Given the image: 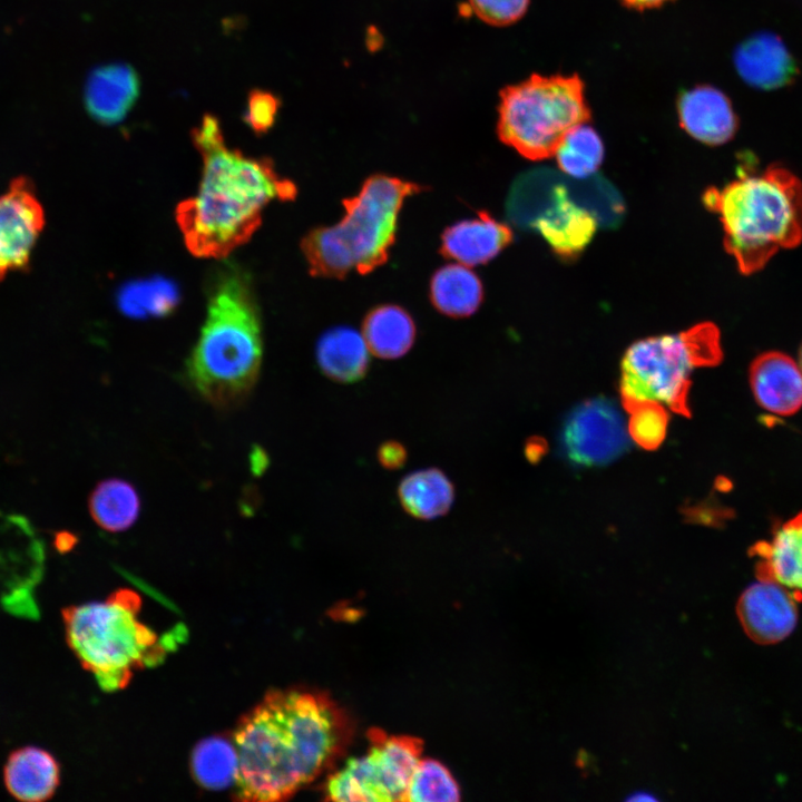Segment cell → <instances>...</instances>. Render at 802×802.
I'll list each match as a JSON object with an SVG mask.
<instances>
[{
    "mask_svg": "<svg viewBox=\"0 0 802 802\" xmlns=\"http://www.w3.org/2000/svg\"><path fill=\"white\" fill-rule=\"evenodd\" d=\"M630 414L627 424L633 440L646 450L656 449L666 436L668 413L657 402L637 403L626 410Z\"/></svg>",
    "mask_w": 802,
    "mask_h": 802,
    "instance_id": "cell-30",
    "label": "cell"
},
{
    "mask_svg": "<svg viewBox=\"0 0 802 802\" xmlns=\"http://www.w3.org/2000/svg\"><path fill=\"white\" fill-rule=\"evenodd\" d=\"M177 302L176 285L163 277L131 282L118 294L120 310L131 317L165 315Z\"/></svg>",
    "mask_w": 802,
    "mask_h": 802,
    "instance_id": "cell-27",
    "label": "cell"
},
{
    "mask_svg": "<svg viewBox=\"0 0 802 802\" xmlns=\"http://www.w3.org/2000/svg\"><path fill=\"white\" fill-rule=\"evenodd\" d=\"M801 597V594L772 581L759 580L750 585L737 602V616L744 632L757 644L783 640L796 625Z\"/></svg>",
    "mask_w": 802,
    "mask_h": 802,
    "instance_id": "cell-13",
    "label": "cell"
},
{
    "mask_svg": "<svg viewBox=\"0 0 802 802\" xmlns=\"http://www.w3.org/2000/svg\"><path fill=\"white\" fill-rule=\"evenodd\" d=\"M190 136L202 156V177L196 195L177 205L176 222L193 255L223 258L250 241L270 202L293 200L296 186L267 157L229 148L214 115L205 114Z\"/></svg>",
    "mask_w": 802,
    "mask_h": 802,
    "instance_id": "cell-2",
    "label": "cell"
},
{
    "mask_svg": "<svg viewBox=\"0 0 802 802\" xmlns=\"http://www.w3.org/2000/svg\"><path fill=\"white\" fill-rule=\"evenodd\" d=\"M140 92L136 70L127 63H109L92 70L86 81L84 102L89 115L104 125L121 121Z\"/></svg>",
    "mask_w": 802,
    "mask_h": 802,
    "instance_id": "cell-17",
    "label": "cell"
},
{
    "mask_svg": "<svg viewBox=\"0 0 802 802\" xmlns=\"http://www.w3.org/2000/svg\"><path fill=\"white\" fill-rule=\"evenodd\" d=\"M625 419L612 400L598 397L576 405L566 417L560 433L565 457L578 466L606 464L629 447Z\"/></svg>",
    "mask_w": 802,
    "mask_h": 802,
    "instance_id": "cell-11",
    "label": "cell"
},
{
    "mask_svg": "<svg viewBox=\"0 0 802 802\" xmlns=\"http://www.w3.org/2000/svg\"><path fill=\"white\" fill-rule=\"evenodd\" d=\"M140 499L128 481L113 478L96 486L89 497V512L95 522L109 532L127 530L138 518Z\"/></svg>",
    "mask_w": 802,
    "mask_h": 802,
    "instance_id": "cell-25",
    "label": "cell"
},
{
    "mask_svg": "<svg viewBox=\"0 0 802 802\" xmlns=\"http://www.w3.org/2000/svg\"><path fill=\"white\" fill-rule=\"evenodd\" d=\"M749 380L763 409L792 415L802 408V370L790 355L780 351L757 355L750 365Z\"/></svg>",
    "mask_w": 802,
    "mask_h": 802,
    "instance_id": "cell-14",
    "label": "cell"
},
{
    "mask_svg": "<svg viewBox=\"0 0 802 802\" xmlns=\"http://www.w3.org/2000/svg\"><path fill=\"white\" fill-rule=\"evenodd\" d=\"M262 356L261 320L250 277L231 266L211 284L205 323L187 362L188 376L204 399L231 407L253 389Z\"/></svg>",
    "mask_w": 802,
    "mask_h": 802,
    "instance_id": "cell-3",
    "label": "cell"
},
{
    "mask_svg": "<svg viewBox=\"0 0 802 802\" xmlns=\"http://www.w3.org/2000/svg\"><path fill=\"white\" fill-rule=\"evenodd\" d=\"M734 63L741 78L759 89H775L791 82L798 71L782 40L770 32L745 39L735 50Z\"/></svg>",
    "mask_w": 802,
    "mask_h": 802,
    "instance_id": "cell-19",
    "label": "cell"
},
{
    "mask_svg": "<svg viewBox=\"0 0 802 802\" xmlns=\"http://www.w3.org/2000/svg\"><path fill=\"white\" fill-rule=\"evenodd\" d=\"M402 508L418 519H433L446 515L454 500V487L437 468L414 471L405 476L398 488Z\"/></svg>",
    "mask_w": 802,
    "mask_h": 802,
    "instance_id": "cell-23",
    "label": "cell"
},
{
    "mask_svg": "<svg viewBox=\"0 0 802 802\" xmlns=\"http://www.w3.org/2000/svg\"><path fill=\"white\" fill-rule=\"evenodd\" d=\"M362 332L370 352L381 359L404 355L415 339V325L410 314L392 304L372 309L364 317Z\"/></svg>",
    "mask_w": 802,
    "mask_h": 802,
    "instance_id": "cell-22",
    "label": "cell"
},
{
    "mask_svg": "<svg viewBox=\"0 0 802 802\" xmlns=\"http://www.w3.org/2000/svg\"><path fill=\"white\" fill-rule=\"evenodd\" d=\"M316 360L322 373L340 383L363 379L370 364L364 338L348 326H336L321 335Z\"/></svg>",
    "mask_w": 802,
    "mask_h": 802,
    "instance_id": "cell-21",
    "label": "cell"
},
{
    "mask_svg": "<svg viewBox=\"0 0 802 802\" xmlns=\"http://www.w3.org/2000/svg\"><path fill=\"white\" fill-rule=\"evenodd\" d=\"M280 107L281 101L273 92L254 88L247 95L243 119L254 134L263 135L275 124Z\"/></svg>",
    "mask_w": 802,
    "mask_h": 802,
    "instance_id": "cell-31",
    "label": "cell"
},
{
    "mask_svg": "<svg viewBox=\"0 0 802 802\" xmlns=\"http://www.w3.org/2000/svg\"><path fill=\"white\" fill-rule=\"evenodd\" d=\"M460 791L448 769L432 759L420 760L402 801H458Z\"/></svg>",
    "mask_w": 802,
    "mask_h": 802,
    "instance_id": "cell-29",
    "label": "cell"
},
{
    "mask_svg": "<svg viewBox=\"0 0 802 802\" xmlns=\"http://www.w3.org/2000/svg\"><path fill=\"white\" fill-rule=\"evenodd\" d=\"M703 200L720 216L724 247L742 274L759 272L780 250L802 243V182L784 166L741 174L722 189H706Z\"/></svg>",
    "mask_w": 802,
    "mask_h": 802,
    "instance_id": "cell-4",
    "label": "cell"
},
{
    "mask_svg": "<svg viewBox=\"0 0 802 802\" xmlns=\"http://www.w3.org/2000/svg\"><path fill=\"white\" fill-rule=\"evenodd\" d=\"M759 580L779 584L802 595V511L777 526L771 540L750 548Z\"/></svg>",
    "mask_w": 802,
    "mask_h": 802,
    "instance_id": "cell-16",
    "label": "cell"
},
{
    "mask_svg": "<svg viewBox=\"0 0 802 802\" xmlns=\"http://www.w3.org/2000/svg\"><path fill=\"white\" fill-rule=\"evenodd\" d=\"M238 759L233 740L222 735L198 742L193 750L190 770L196 782L208 790H223L235 782Z\"/></svg>",
    "mask_w": 802,
    "mask_h": 802,
    "instance_id": "cell-26",
    "label": "cell"
},
{
    "mask_svg": "<svg viewBox=\"0 0 802 802\" xmlns=\"http://www.w3.org/2000/svg\"><path fill=\"white\" fill-rule=\"evenodd\" d=\"M511 241L508 225L479 212L477 218L460 221L444 229L440 252L447 258L475 266L496 257Z\"/></svg>",
    "mask_w": 802,
    "mask_h": 802,
    "instance_id": "cell-18",
    "label": "cell"
},
{
    "mask_svg": "<svg viewBox=\"0 0 802 802\" xmlns=\"http://www.w3.org/2000/svg\"><path fill=\"white\" fill-rule=\"evenodd\" d=\"M590 111L577 76L531 75L500 91L498 136L528 159L555 155L564 137L585 124Z\"/></svg>",
    "mask_w": 802,
    "mask_h": 802,
    "instance_id": "cell-8",
    "label": "cell"
},
{
    "mask_svg": "<svg viewBox=\"0 0 802 802\" xmlns=\"http://www.w3.org/2000/svg\"><path fill=\"white\" fill-rule=\"evenodd\" d=\"M252 469L256 473H261L265 470L267 467V457L266 453L261 449L256 448L252 452Z\"/></svg>",
    "mask_w": 802,
    "mask_h": 802,
    "instance_id": "cell-34",
    "label": "cell"
},
{
    "mask_svg": "<svg viewBox=\"0 0 802 802\" xmlns=\"http://www.w3.org/2000/svg\"><path fill=\"white\" fill-rule=\"evenodd\" d=\"M799 365H800V368H801V370H802V344H801L800 350H799Z\"/></svg>",
    "mask_w": 802,
    "mask_h": 802,
    "instance_id": "cell-37",
    "label": "cell"
},
{
    "mask_svg": "<svg viewBox=\"0 0 802 802\" xmlns=\"http://www.w3.org/2000/svg\"><path fill=\"white\" fill-rule=\"evenodd\" d=\"M140 596L128 588L105 602L62 609L66 640L85 669L107 692L127 686L134 673L165 656L157 634L139 620Z\"/></svg>",
    "mask_w": 802,
    "mask_h": 802,
    "instance_id": "cell-6",
    "label": "cell"
},
{
    "mask_svg": "<svg viewBox=\"0 0 802 802\" xmlns=\"http://www.w3.org/2000/svg\"><path fill=\"white\" fill-rule=\"evenodd\" d=\"M407 457L408 453L404 446L394 440L383 442L378 449L379 462L389 470L403 467L407 461Z\"/></svg>",
    "mask_w": 802,
    "mask_h": 802,
    "instance_id": "cell-33",
    "label": "cell"
},
{
    "mask_svg": "<svg viewBox=\"0 0 802 802\" xmlns=\"http://www.w3.org/2000/svg\"><path fill=\"white\" fill-rule=\"evenodd\" d=\"M368 752L349 759L329 776L324 794L331 801H402L420 762L422 743L410 736L372 730Z\"/></svg>",
    "mask_w": 802,
    "mask_h": 802,
    "instance_id": "cell-9",
    "label": "cell"
},
{
    "mask_svg": "<svg viewBox=\"0 0 802 802\" xmlns=\"http://www.w3.org/2000/svg\"><path fill=\"white\" fill-rule=\"evenodd\" d=\"M345 736L344 716L327 696L301 689L270 692L234 730V799H288L330 764Z\"/></svg>",
    "mask_w": 802,
    "mask_h": 802,
    "instance_id": "cell-1",
    "label": "cell"
},
{
    "mask_svg": "<svg viewBox=\"0 0 802 802\" xmlns=\"http://www.w3.org/2000/svg\"><path fill=\"white\" fill-rule=\"evenodd\" d=\"M554 156L568 176L587 178L600 166L604 146L599 135L585 123L568 131Z\"/></svg>",
    "mask_w": 802,
    "mask_h": 802,
    "instance_id": "cell-28",
    "label": "cell"
},
{
    "mask_svg": "<svg viewBox=\"0 0 802 802\" xmlns=\"http://www.w3.org/2000/svg\"><path fill=\"white\" fill-rule=\"evenodd\" d=\"M482 297L481 281L463 264L446 265L431 277L430 300L446 315L469 316L478 310Z\"/></svg>",
    "mask_w": 802,
    "mask_h": 802,
    "instance_id": "cell-24",
    "label": "cell"
},
{
    "mask_svg": "<svg viewBox=\"0 0 802 802\" xmlns=\"http://www.w3.org/2000/svg\"><path fill=\"white\" fill-rule=\"evenodd\" d=\"M723 351L718 327L702 322L691 329L636 341L622 361L620 394L628 408L657 402L691 417L687 394L689 374L701 366L721 363Z\"/></svg>",
    "mask_w": 802,
    "mask_h": 802,
    "instance_id": "cell-7",
    "label": "cell"
},
{
    "mask_svg": "<svg viewBox=\"0 0 802 802\" xmlns=\"http://www.w3.org/2000/svg\"><path fill=\"white\" fill-rule=\"evenodd\" d=\"M628 801H656L657 798L653 795V793L647 791H639L635 792L634 794H630L627 798Z\"/></svg>",
    "mask_w": 802,
    "mask_h": 802,
    "instance_id": "cell-36",
    "label": "cell"
},
{
    "mask_svg": "<svg viewBox=\"0 0 802 802\" xmlns=\"http://www.w3.org/2000/svg\"><path fill=\"white\" fill-rule=\"evenodd\" d=\"M3 781L16 800L43 802L55 794L59 785V764L53 755L40 747L18 749L7 760Z\"/></svg>",
    "mask_w": 802,
    "mask_h": 802,
    "instance_id": "cell-20",
    "label": "cell"
},
{
    "mask_svg": "<svg viewBox=\"0 0 802 802\" xmlns=\"http://www.w3.org/2000/svg\"><path fill=\"white\" fill-rule=\"evenodd\" d=\"M677 113L682 128L707 145L727 143L737 129V118L730 99L711 86L684 91L677 102Z\"/></svg>",
    "mask_w": 802,
    "mask_h": 802,
    "instance_id": "cell-15",
    "label": "cell"
},
{
    "mask_svg": "<svg viewBox=\"0 0 802 802\" xmlns=\"http://www.w3.org/2000/svg\"><path fill=\"white\" fill-rule=\"evenodd\" d=\"M625 6L637 9V10H645L651 8H656L662 6L663 3L669 1V0H622Z\"/></svg>",
    "mask_w": 802,
    "mask_h": 802,
    "instance_id": "cell-35",
    "label": "cell"
},
{
    "mask_svg": "<svg viewBox=\"0 0 802 802\" xmlns=\"http://www.w3.org/2000/svg\"><path fill=\"white\" fill-rule=\"evenodd\" d=\"M510 221L539 232L559 256L570 258L586 248L596 228V217L568 188L546 172L528 177L516 188L509 207Z\"/></svg>",
    "mask_w": 802,
    "mask_h": 802,
    "instance_id": "cell-10",
    "label": "cell"
},
{
    "mask_svg": "<svg viewBox=\"0 0 802 802\" xmlns=\"http://www.w3.org/2000/svg\"><path fill=\"white\" fill-rule=\"evenodd\" d=\"M529 0H469L470 10L491 26H507L527 11Z\"/></svg>",
    "mask_w": 802,
    "mask_h": 802,
    "instance_id": "cell-32",
    "label": "cell"
},
{
    "mask_svg": "<svg viewBox=\"0 0 802 802\" xmlns=\"http://www.w3.org/2000/svg\"><path fill=\"white\" fill-rule=\"evenodd\" d=\"M424 188L383 174L368 177L358 195L343 199L345 215L338 224L313 228L302 238L310 274L343 278L352 270L368 274L383 265L404 199Z\"/></svg>",
    "mask_w": 802,
    "mask_h": 802,
    "instance_id": "cell-5",
    "label": "cell"
},
{
    "mask_svg": "<svg viewBox=\"0 0 802 802\" xmlns=\"http://www.w3.org/2000/svg\"><path fill=\"white\" fill-rule=\"evenodd\" d=\"M45 226V212L29 179L18 177L0 195V280L25 267Z\"/></svg>",
    "mask_w": 802,
    "mask_h": 802,
    "instance_id": "cell-12",
    "label": "cell"
}]
</instances>
